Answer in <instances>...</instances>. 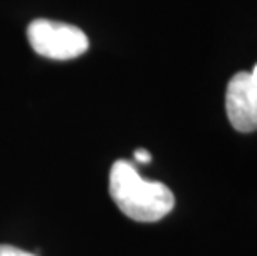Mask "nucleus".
<instances>
[{
	"mask_svg": "<svg viewBox=\"0 0 257 256\" xmlns=\"http://www.w3.org/2000/svg\"><path fill=\"white\" fill-rule=\"evenodd\" d=\"M110 195L116 206L131 220L155 223L174 208V195L165 183L148 182L126 160L113 163Z\"/></svg>",
	"mask_w": 257,
	"mask_h": 256,
	"instance_id": "1",
	"label": "nucleus"
},
{
	"mask_svg": "<svg viewBox=\"0 0 257 256\" xmlns=\"http://www.w3.org/2000/svg\"><path fill=\"white\" fill-rule=\"evenodd\" d=\"M0 256H37L32 253H27L24 249H19L15 246H9V244H0Z\"/></svg>",
	"mask_w": 257,
	"mask_h": 256,
	"instance_id": "4",
	"label": "nucleus"
},
{
	"mask_svg": "<svg viewBox=\"0 0 257 256\" xmlns=\"http://www.w3.org/2000/svg\"><path fill=\"white\" fill-rule=\"evenodd\" d=\"M226 113L240 133L257 130V65L252 72H239L226 89Z\"/></svg>",
	"mask_w": 257,
	"mask_h": 256,
	"instance_id": "3",
	"label": "nucleus"
},
{
	"mask_svg": "<svg viewBox=\"0 0 257 256\" xmlns=\"http://www.w3.org/2000/svg\"><path fill=\"white\" fill-rule=\"evenodd\" d=\"M32 48L52 60H72L88 50V37L81 29L63 22L38 19L27 29Z\"/></svg>",
	"mask_w": 257,
	"mask_h": 256,
	"instance_id": "2",
	"label": "nucleus"
},
{
	"mask_svg": "<svg viewBox=\"0 0 257 256\" xmlns=\"http://www.w3.org/2000/svg\"><path fill=\"white\" fill-rule=\"evenodd\" d=\"M135 160L140 161V163H150L151 161V155H150V151H148V150L138 148L135 151Z\"/></svg>",
	"mask_w": 257,
	"mask_h": 256,
	"instance_id": "5",
	"label": "nucleus"
}]
</instances>
